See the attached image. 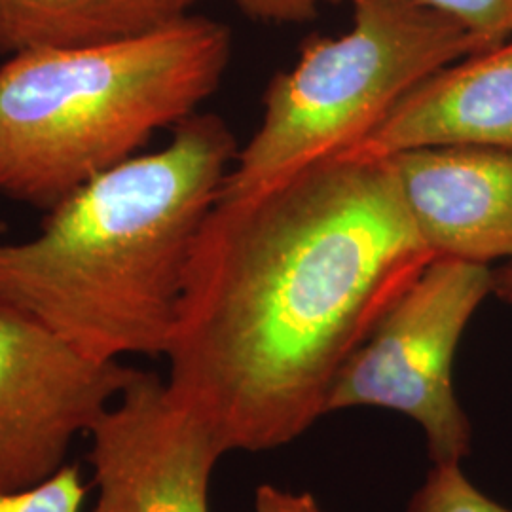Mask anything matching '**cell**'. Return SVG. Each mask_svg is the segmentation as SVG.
I'll return each mask as SVG.
<instances>
[{
	"label": "cell",
	"mask_w": 512,
	"mask_h": 512,
	"mask_svg": "<svg viewBox=\"0 0 512 512\" xmlns=\"http://www.w3.org/2000/svg\"><path fill=\"white\" fill-rule=\"evenodd\" d=\"M88 484L78 463H67L37 486L2 492L0 512H82Z\"/></svg>",
	"instance_id": "7c38bea8"
},
{
	"label": "cell",
	"mask_w": 512,
	"mask_h": 512,
	"mask_svg": "<svg viewBox=\"0 0 512 512\" xmlns=\"http://www.w3.org/2000/svg\"><path fill=\"white\" fill-rule=\"evenodd\" d=\"M384 162L435 258L511 262L512 148H420Z\"/></svg>",
	"instance_id": "ba28073f"
},
{
	"label": "cell",
	"mask_w": 512,
	"mask_h": 512,
	"mask_svg": "<svg viewBox=\"0 0 512 512\" xmlns=\"http://www.w3.org/2000/svg\"><path fill=\"white\" fill-rule=\"evenodd\" d=\"M228 27L184 16L139 37L37 50L0 65V194L52 209L217 92Z\"/></svg>",
	"instance_id": "3957f363"
},
{
	"label": "cell",
	"mask_w": 512,
	"mask_h": 512,
	"mask_svg": "<svg viewBox=\"0 0 512 512\" xmlns=\"http://www.w3.org/2000/svg\"><path fill=\"white\" fill-rule=\"evenodd\" d=\"M406 512H512L482 494L463 475L459 463L435 465L420 490L412 495Z\"/></svg>",
	"instance_id": "8fae6325"
},
{
	"label": "cell",
	"mask_w": 512,
	"mask_h": 512,
	"mask_svg": "<svg viewBox=\"0 0 512 512\" xmlns=\"http://www.w3.org/2000/svg\"><path fill=\"white\" fill-rule=\"evenodd\" d=\"M194 0H0V55L139 37L188 16Z\"/></svg>",
	"instance_id": "30bf717a"
},
{
	"label": "cell",
	"mask_w": 512,
	"mask_h": 512,
	"mask_svg": "<svg viewBox=\"0 0 512 512\" xmlns=\"http://www.w3.org/2000/svg\"><path fill=\"white\" fill-rule=\"evenodd\" d=\"M439 147L512 148V37L425 78L346 156Z\"/></svg>",
	"instance_id": "9c48e42d"
},
{
	"label": "cell",
	"mask_w": 512,
	"mask_h": 512,
	"mask_svg": "<svg viewBox=\"0 0 512 512\" xmlns=\"http://www.w3.org/2000/svg\"><path fill=\"white\" fill-rule=\"evenodd\" d=\"M353 27L311 37L264 95V116L219 198H243L346 156L425 78L488 50L420 0H351Z\"/></svg>",
	"instance_id": "277c9868"
},
{
	"label": "cell",
	"mask_w": 512,
	"mask_h": 512,
	"mask_svg": "<svg viewBox=\"0 0 512 512\" xmlns=\"http://www.w3.org/2000/svg\"><path fill=\"white\" fill-rule=\"evenodd\" d=\"M255 512H325L311 494H293L272 484L256 490Z\"/></svg>",
	"instance_id": "9a60e30c"
},
{
	"label": "cell",
	"mask_w": 512,
	"mask_h": 512,
	"mask_svg": "<svg viewBox=\"0 0 512 512\" xmlns=\"http://www.w3.org/2000/svg\"><path fill=\"white\" fill-rule=\"evenodd\" d=\"M137 368L97 361L0 302V494L54 476Z\"/></svg>",
	"instance_id": "8992f818"
},
{
	"label": "cell",
	"mask_w": 512,
	"mask_h": 512,
	"mask_svg": "<svg viewBox=\"0 0 512 512\" xmlns=\"http://www.w3.org/2000/svg\"><path fill=\"white\" fill-rule=\"evenodd\" d=\"M243 14L270 23H306L317 16L321 0H232Z\"/></svg>",
	"instance_id": "5bb4252c"
},
{
	"label": "cell",
	"mask_w": 512,
	"mask_h": 512,
	"mask_svg": "<svg viewBox=\"0 0 512 512\" xmlns=\"http://www.w3.org/2000/svg\"><path fill=\"white\" fill-rule=\"evenodd\" d=\"M88 437L92 512H209L224 452L158 374L139 370Z\"/></svg>",
	"instance_id": "52a82bcc"
},
{
	"label": "cell",
	"mask_w": 512,
	"mask_h": 512,
	"mask_svg": "<svg viewBox=\"0 0 512 512\" xmlns=\"http://www.w3.org/2000/svg\"><path fill=\"white\" fill-rule=\"evenodd\" d=\"M228 124L196 112L164 148L82 184L27 241H0V302L97 361L165 355L203 222L238 158Z\"/></svg>",
	"instance_id": "7a4b0ae2"
},
{
	"label": "cell",
	"mask_w": 512,
	"mask_h": 512,
	"mask_svg": "<svg viewBox=\"0 0 512 512\" xmlns=\"http://www.w3.org/2000/svg\"><path fill=\"white\" fill-rule=\"evenodd\" d=\"M435 260L384 160L344 156L243 198L196 239L164 357L169 393L228 452L285 446Z\"/></svg>",
	"instance_id": "6da1fadb"
},
{
	"label": "cell",
	"mask_w": 512,
	"mask_h": 512,
	"mask_svg": "<svg viewBox=\"0 0 512 512\" xmlns=\"http://www.w3.org/2000/svg\"><path fill=\"white\" fill-rule=\"evenodd\" d=\"M494 293L512 304V260L494 272Z\"/></svg>",
	"instance_id": "2e32d148"
},
{
	"label": "cell",
	"mask_w": 512,
	"mask_h": 512,
	"mask_svg": "<svg viewBox=\"0 0 512 512\" xmlns=\"http://www.w3.org/2000/svg\"><path fill=\"white\" fill-rule=\"evenodd\" d=\"M340 2V0H330ZM461 23L488 48L499 46L512 37V0H420Z\"/></svg>",
	"instance_id": "4fadbf2b"
},
{
	"label": "cell",
	"mask_w": 512,
	"mask_h": 512,
	"mask_svg": "<svg viewBox=\"0 0 512 512\" xmlns=\"http://www.w3.org/2000/svg\"><path fill=\"white\" fill-rule=\"evenodd\" d=\"M490 293V266L431 260L342 366L325 414L365 406L399 412L420 425L435 465L461 463L473 429L456 397L454 359Z\"/></svg>",
	"instance_id": "5b68a950"
}]
</instances>
